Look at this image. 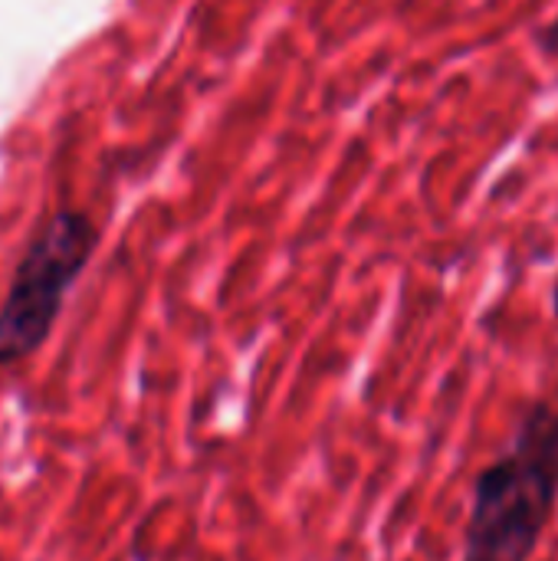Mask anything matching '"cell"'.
<instances>
[{
    "mask_svg": "<svg viewBox=\"0 0 558 561\" xmlns=\"http://www.w3.org/2000/svg\"><path fill=\"white\" fill-rule=\"evenodd\" d=\"M539 43L546 46V49H558V16L549 23V26H543V33H539Z\"/></svg>",
    "mask_w": 558,
    "mask_h": 561,
    "instance_id": "3957f363",
    "label": "cell"
},
{
    "mask_svg": "<svg viewBox=\"0 0 558 561\" xmlns=\"http://www.w3.org/2000/svg\"><path fill=\"white\" fill-rule=\"evenodd\" d=\"M558 506V404L533 401L477 473L460 561H533Z\"/></svg>",
    "mask_w": 558,
    "mask_h": 561,
    "instance_id": "6da1fadb",
    "label": "cell"
},
{
    "mask_svg": "<svg viewBox=\"0 0 558 561\" xmlns=\"http://www.w3.org/2000/svg\"><path fill=\"white\" fill-rule=\"evenodd\" d=\"M95 240L89 214L72 207L53 210L30 237L0 302V368L26 362L46 345L69 289L92 260Z\"/></svg>",
    "mask_w": 558,
    "mask_h": 561,
    "instance_id": "7a4b0ae2",
    "label": "cell"
},
{
    "mask_svg": "<svg viewBox=\"0 0 558 561\" xmlns=\"http://www.w3.org/2000/svg\"><path fill=\"white\" fill-rule=\"evenodd\" d=\"M553 316L558 319V279H556V286H553Z\"/></svg>",
    "mask_w": 558,
    "mask_h": 561,
    "instance_id": "277c9868",
    "label": "cell"
}]
</instances>
